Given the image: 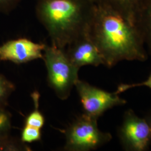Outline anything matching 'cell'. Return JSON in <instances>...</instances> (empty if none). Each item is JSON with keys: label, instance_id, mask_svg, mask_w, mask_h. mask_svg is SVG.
Wrapping results in <instances>:
<instances>
[{"label": "cell", "instance_id": "1", "mask_svg": "<svg viewBox=\"0 0 151 151\" xmlns=\"http://www.w3.org/2000/svg\"><path fill=\"white\" fill-rule=\"evenodd\" d=\"M108 68L123 60H147L145 43L139 27L113 11L97 9L88 30Z\"/></svg>", "mask_w": 151, "mask_h": 151}, {"label": "cell", "instance_id": "2", "mask_svg": "<svg viewBox=\"0 0 151 151\" xmlns=\"http://www.w3.org/2000/svg\"><path fill=\"white\" fill-rule=\"evenodd\" d=\"M96 9L95 0H36L35 13L51 44L65 49L88 34Z\"/></svg>", "mask_w": 151, "mask_h": 151}, {"label": "cell", "instance_id": "3", "mask_svg": "<svg viewBox=\"0 0 151 151\" xmlns=\"http://www.w3.org/2000/svg\"><path fill=\"white\" fill-rule=\"evenodd\" d=\"M47 71V81L56 96L62 100L70 96L73 87L79 79L80 68L68 58L65 49L46 45L43 59Z\"/></svg>", "mask_w": 151, "mask_h": 151}, {"label": "cell", "instance_id": "4", "mask_svg": "<svg viewBox=\"0 0 151 151\" xmlns=\"http://www.w3.org/2000/svg\"><path fill=\"white\" fill-rule=\"evenodd\" d=\"M98 119L83 113L76 118L64 130V150L90 151L97 150L110 142L113 137L98 127Z\"/></svg>", "mask_w": 151, "mask_h": 151}, {"label": "cell", "instance_id": "5", "mask_svg": "<svg viewBox=\"0 0 151 151\" xmlns=\"http://www.w3.org/2000/svg\"><path fill=\"white\" fill-rule=\"evenodd\" d=\"M75 86L83 113L97 119L109 110L127 103V101L115 92L105 91L80 79L76 82Z\"/></svg>", "mask_w": 151, "mask_h": 151}, {"label": "cell", "instance_id": "6", "mask_svg": "<svg viewBox=\"0 0 151 151\" xmlns=\"http://www.w3.org/2000/svg\"><path fill=\"white\" fill-rule=\"evenodd\" d=\"M123 149L127 151H146L151 145V130L145 118L138 116L129 109L124 113L118 129Z\"/></svg>", "mask_w": 151, "mask_h": 151}, {"label": "cell", "instance_id": "7", "mask_svg": "<svg viewBox=\"0 0 151 151\" xmlns=\"http://www.w3.org/2000/svg\"><path fill=\"white\" fill-rule=\"evenodd\" d=\"M46 45L35 43L27 38L8 40L0 45V60L21 65L34 60H42Z\"/></svg>", "mask_w": 151, "mask_h": 151}, {"label": "cell", "instance_id": "8", "mask_svg": "<svg viewBox=\"0 0 151 151\" xmlns=\"http://www.w3.org/2000/svg\"><path fill=\"white\" fill-rule=\"evenodd\" d=\"M65 52L70 62L80 69L85 65H105L101 54L88 34L68 45Z\"/></svg>", "mask_w": 151, "mask_h": 151}, {"label": "cell", "instance_id": "9", "mask_svg": "<svg viewBox=\"0 0 151 151\" xmlns=\"http://www.w3.org/2000/svg\"><path fill=\"white\" fill-rule=\"evenodd\" d=\"M95 1L98 6L113 11L138 26L141 11L145 0Z\"/></svg>", "mask_w": 151, "mask_h": 151}, {"label": "cell", "instance_id": "10", "mask_svg": "<svg viewBox=\"0 0 151 151\" xmlns=\"http://www.w3.org/2000/svg\"><path fill=\"white\" fill-rule=\"evenodd\" d=\"M145 45L151 55V0H145L138 22Z\"/></svg>", "mask_w": 151, "mask_h": 151}, {"label": "cell", "instance_id": "11", "mask_svg": "<svg viewBox=\"0 0 151 151\" xmlns=\"http://www.w3.org/2000/svg\"><path fill=\"white\" fill-rule=\"evenodd\" d=\"M34 105V109L27 115L25 120V125L42 129L45 124L43 114L39 110V92L35 91L31 94Z\"/></svg>", "mask_w": 151, "mask_h": 151}, {"label": "cell", "instance_id": "12", "mask_svg": "<svg viewBox=\"0 0 151 151\" xmlns=\"http://www.w3.org/2000/svg\"><path fill=\"white\" fill-rule=\"evenodd\" d=\"M31 148L22 140L11 136L0 135V151H29Z\"/></svg>", "mask_w": 151, "mask_h": 151}, {"label": "cell", "instance_id": "13", "mask_svg": "<svg viewBox=\"0 0 151 151\" xmlns=\"http://www.w3.org/2000/svg\"><path fill=\"white\" fill-rule=\"evenodd\" d=\"M15 90L14 84L0 73V106H7L9 98Z\"/></svg>", "mask_w": 151, "mask_h": 151}, {"label": "cell", "instance_id": "14", "mask_svg": "<svg viewBox=\"0 0 151 151\" xmlns=\"http://www.w3.org/2000/svg\"><path fill=\"white\" fill-rule=\"evenodd\" d=\"M41 129L25 125L21 132L20 140L24 143H31L41 140Z\"/></svg>", "mask_w": 151, "mask_h": 151}, {"label": "cell", "instance_id": "15", "mask_svg": "<svg viewBox=\"0 0 151 151\" xmlns=\"http://www.w3.org/2000/svg\"><path fill=\"white\" fill-rule=\"evenodd\" d=\"M12 115L6 107L0 106V135L11 134Z\"/></svg>", "mask_w": 151, "mask_h": 151}, {"label": "cell", "instance_id": "16", "mask_svg": "<svg viewBox=\"0 0 151 151\" xmlns=\"http://www.w3.org/2000/svg\"><path fill=\"white\" fill-rule=\"evenodd\" d=\"M145 86L148 87L151 90V72L147 79L145 81H142L138 83H121L117 87V89L115 91V93L117 94H120L124 92L130 88L138 87Z\"/></svg>", "mask_w": 151, "mask_h": 151}, {"label": "cell", "instance_id": "17", "mask_svg": "<svg viewBox=\"0 0 151 151\" xmlns=\"http://www.w3.org/2000/svg\"><path fill=\"white\" fill-rule=\"evenodd\" d=\"M22 0H0V13L7 14L14 10Z\"/></svg>", "mask_w": 151, "mask_h": 151}, {"label": "cell", "instance_id": "18", "mask_svg": "<svg viewBox=\"0 0 151 151\" xmlns=\"http://www.w3.org/2000/svg\"><path fill=\"white\" fill-rule=\"evenodd\" d=\"M150 126L151 130V109L146 113V115L144 117Z\"/></svg>", "mask_w": 151, "mask_h": 151}]
</instances>
